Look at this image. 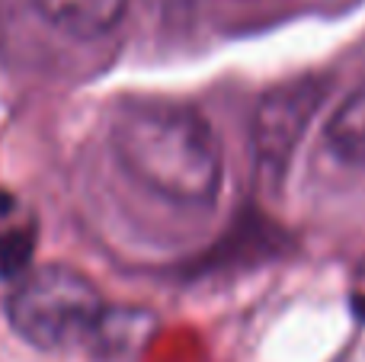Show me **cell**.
Listing matches in <instances>:
<instances>
[{"instance_id":"cell-6","label":"cell","mask_w":365,"mask_h":362,"mask_svg":"<svg viewBox=\"0 0 365 362\" xmlns=\"http://www.w3.org/2000/svg\"><path fill=\"white\" fill-rule=\"evenodd\" d=\"M32 260V234L26 228H13L0 234V279L16 282L29 269Z\"/></svg>"},{"instance_id":"cell-3","label":"cell","mask_w":365,"mask_h":362,"mask_svg":"<svg viewBox=\"0 0 365 362\" xmlns=\"http://www.w3.org/2000/svg\"><path fill=\"white\" fill-rule=\"evenodd\" d=\"M327 83L317 77H302L272 87L259 100L253 115V148H257V164L266 177L279 180L289 167L304 128L311 125L317 106L324 103Z\"/></svg>"},{"instance_id":"cell-1","label":"cell","mask_w":365,"mask_h":362,"mask_svg":"<svg viewBox=\"0 0 365 362\" xmlns=\"http://www.w3.org/2000/svg\"><path fill=\"white\" fill-rule=\"evenodd\" d=\"M113 148L119 164L151 192L180 205H208L221 190V148L195 109L135 100L115 109Z\"/></svg>"},{"instance_id":"cell-5","label":"cell","mask_w":365,"mask_h":362,"mask_svg":"<svg viewBox=\"0 0 365 362\" xmlns=\"http://www.w3.org/2000/svg\"><path fill=\"white\" fill-rule=\"evenodd\" d=\"M327 145L349 164L365 167V87L353 90L327 122Z\"/></svg>"},{"instance_id":"cell-2","label":"cell","mask_w":365,"mask_h":362,"mask_svg":"<svg viewBox=\"0 0 365 362\" xmlns=\"http://www.w3.org/2000/svg\"><path fill=\"white\" fill-rule=\"evenodd\" d=\"M106 301L81 269L48 263L26 269L6 299V318L26 343L38 350H68L103 333Z\"/></svg>"},{"instance_id":"cell-4","label":"cell","mask_w":365,"mask_h":362,"mask_svg":"<svg viewBox=\"0 0 365 362\" xmlns=\"http://www.w3.org/2000/svg\"><path fill=\"white\" fill-rule=\"evenodd\" d=\"M51 26L71 36H103L122 19L128 0H29Z\"/></svg>"}]
</instances>
